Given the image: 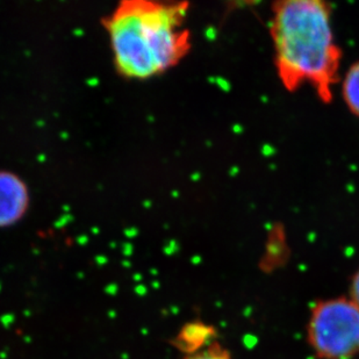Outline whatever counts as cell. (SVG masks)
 <instances>
[{
  "label": "cell",
  "instance_id": "obj_2",
  "mask_svg": "<svg viewBox=\"0 0 359 359\" xmlns=\"http://www.w3.org/2000/svg\"><path fill=\"white\" fill-rule=\"evenodd\" d=\"M270 34L285 90L294 92L309 84L322 102H332L342 61L332 33V6L321 0L277 1L272 5Z\"/></svg>",
  "mask_w": 359,
  "mask_h": 359
},
{
  "label": "cell",
  "instance_id": "obj_1",
  "mask_svg": "<svg viewBox=\"0 0 359 359\" xmlns=\"http://www.w3.org/2000/svg\"><path fill=\"white\" fill-rule=\"evenodd\" d=\"M189 3L123 0L102 18L118 75L148 81L175 68L190 53Z\"/></svg>",
  "mask_w": 359,
  "mask_h": 359
},
{
  "label": "cell",
  "instance_id": "obj_4",
  "mask_svg": "<svg viewBox=\"0 0 359 359\" xmlns=\"http://www.w3.org/2000/svg\"><path fill=\"white\" fill-rule=\"evenodd\" d=\"M31 207V190L26 180L11 170L0 169V229L24 220Z\"/></svg>",
  "mask_w": 359,
  "mask_h": 359
},
{
  "label": "cell",
  "instance_id": "obj_3",
  "mask_svg": "<svg viewBox=\"0 0 359 359\" xmlns=\"http://www.w3.org/2000/svg\"><path fill=\"white\" fill-rule=\"evenodd\" d=\"M307 343L319 359L359 356V309L350 298L325 299L313 306L307 322Z\"/></svg>",
  "mask_w": 359,
  "mask_h": 359
},
{
  "label": "cell",
  "instance_id": "obj_8",
  "mask_svg": "<svg viewBox=\"0 0 359 359\" xmlns=\"http://www.w3.org/2000/svg\"><path fill=\"white\" fill-rule=\"evenodd\" d=\"M350 299L356 304L359 309V269L355 272L353 279H351V285H350Z\"/></svg>",
  "mask_w": 359,
  "mask_h": 359
},
{
  "label": "cell",
  "instance_id": "obj_6",
  "mask_svg": "<svg viewBox=\"0 0 359 359\" xmlns=\"http://www.w3.org/2000/svg\"><path fill=\"white\" fill-rule=\"evenodd\" d=\"M342 95L348 109L359 118V61L346 70L343 79Z\"/></svg>",
  "mask_w": 359,
  "mask_h": 359
},
{
  "label": "cell",
  "instance_id": "obj_5",
  "mask_svg": "<svg viewBox=\"0 0 359 359\" xmlns=\"http://www.w3.org/2000/svg\"><path fill=\"white\" fill-rule=\"evenodd\" d=\"M178 341V344L185 350L187 355L197 353L214 342V329L203 323L189 325L180 332Z\"/></svg>",
  "mask_w": 359,
  "mask_h": 359
},
{
  "label": "cell",
  "instance_id": "obj_7",
  "mask_svg": "<svg viewBox=\"0 0 359 359\" xmlns=\"http://www.w3.org/2000/svg\"><path fill=\"white\" fill-rule=\"evenodd\" d=\"M184 359H233V357L224 346L214 341L197 353H189Z\"/></svg>",
  "mask_w": 359,
  "mask_h": 359
}]
</instances>
